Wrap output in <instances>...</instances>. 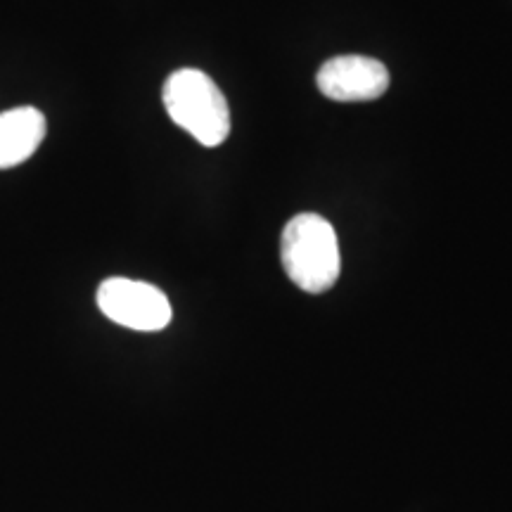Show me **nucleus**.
<instances>
[{"instance_id":"obj_1","label":"nucleus","mask_w":512,"mask_h":512,"mask_svg":"<svg viewBox=\"0 0 512 512\" xmlns=\"http://www.w3.org/2000/svg\"><path fill=\"white\" fill-rule=\"evenodd\" d=\"M280 256L287 278L309 294L328 292L342 268L335 228L318 214H297L287 221Z\"/></svg>"},{"instance_id":"obj_2","label":"nucleus","mask_w":512,"mask_h":512,"mask_svg":"<svg viewBox=\"0 0 512 512\" xmlns=\"http://www.w3.org/2000/svg\"><path fill=\"white\" fill-rule=\"evenodd\" d=\"M162 100L174 124L204 147H219L230 133V110L221 88L200 69H178L166 79Z\"/></svg>"},{"instance_id":"obj_3","label":"nucleus","mask_w":512,"mask_h":512,"mask_svg":"<svg viewBox=\"0 0 512 512\" xmlns=\"http://www.w3.org/2000/svg\"><path fill=\"white\" fill-rule=\"evenodd\" d=\"M98 306L114 323L140 332L164 330L174 316L159 287L128 278H107L98 287Z\"/></svg>"},{"instance_id":"obj_4","label":"nucleus","mask_w":512,"mask_h":512,"mask_svg":"<svg viewBox=\"0 0 512 512\" xmlns=\"http://www.w3.org/2000/svg\"><path fill=\"white\" fill-rule=\"evenodd\" d=\"M316 86L325 98L337 102L377 100L387 93L389 72L373 57L339 55L318 69Z\"/></svg>"},{"instance_id":"obj_5","label":"nucleus","mask_w":512,"mask_h":512,"mask_svg":"<svg viewBox=\"0 0 512 512\" xmlns=\"http://www.w3.org/2000/svg\"><path fill=\"white\" fill-rule=\"evenodd\" d=\"M46 138V117L36 107L0 114V169L24 164Z\"/></svg>"}]
</instances>
